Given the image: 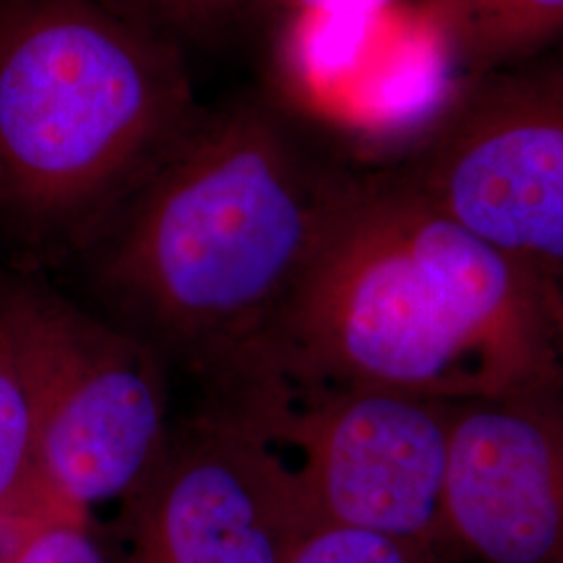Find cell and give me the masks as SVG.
Here are the masks:
<instances>
[{"label": "cell", "mask_w": 563, "mask_h": 563, "mask_svg": "<svg viewBox=\"0 0 563 563\" xmlns=\"http://www.w3.org/2000/svg\"><path fill=\"white\" fill-rule=\"evenodd\" d=\"M349 169L274 102L202 109L74 257L84 302L195 384L197 407H262L284 390L282 323Z\"/></svg>", "instance_id": "obj_1"}, {"label": "cell", "mask_w": 563, "mask_h": 563, "mask_svg": "<svg viewBox=\"0 0 563 563\" xmlns=\"http://www.w3.org/2000/svg\"><path fill=\"white\" fill-rule=\"evenodd\" d=\"M562 284L430 201L399 165L349 169L282 323L288 390L446 402L563 390Z\"/></svg>", "instance_id": "obj_2"}, {"label": "cell", "mask_w": 563, "mask_h": 563, "mask_svg": "<svg viewBox=\"0 0 563 563\" xmlns=\"http://www.w3.org/2000/svg\"><path fill=\"white\" fill-rule=\"evenodd\" d=\"M201 113L180 48L97 0H0V228L74 260Z\"/></svg>", "instance_id": "obj_3"}, {"label": "cell", "mask_w": 563, "mask_h": 563, "mask_svg": "<svg viewBox=\"0 0 563 563\" xmlns=\"http://www.w3.org/2000/svg\"><path fill=\"white\" fill-rule=\"evenodd\" d=\"M0 346L25 393L42 481L60 511L84 518L134 493L176 423L162 360L30 272L0 274Z\"/></svg>", "instance_id": "obj_4"}, {"label": "cell", "mask_w": 563, "mask_h": 563, "mask_svg": "<svg viewBox=\"0 0 563 563\" xmlns=\"http://www.w3.org/2000/svg\"><path fill=\"white\" fill-rule=\"evenodd\" d=\"M397 165L449 218L563 286V42L465 78Z\"/></svg>", "instance_id": "obj_5"}, {"label": "cell", "mask_w": 563, "mask_h": 563, "mask_svg": "<svg viewBox=\"0 0 563 563\" xmlns=\"http://www.w3.org/2000/svg\"><path fill=\"white\" fill-rule=\"evenodd\" d=\"M457 402L401 390H288L267 423L313 523L446 553L444 499ZM451 560V558H449Z\"/></svg>", "instance_id": "obj_6"}, {"label": "cell", "mask_w": 563, "mask_h": 563, "mask_svg": "<svg viewBox=\"0 0 563 563\" xmlns=\"http://www.w3.org/2000/svg\"><path fill=\"white\" fill-rule=\"evenodd\" d=\"M113 563H286L316 526L263 423L195 407L159 462L120 501Z\"/></svg>", "instance_id": "obj_7"}, {"label": "cell", "mask_w": 563, "mask_h": 563, "mask_svg": "<svg viewBox=\"0 0 563 563\" xmlns=\"http://www.w3.org/2000/svg\"><path fill=\"white\" fill-rule=\"evenodd\" d=\"M276 81L302 115L363 148L420 142L467 71L430 0L284 13Z\"/></svg>", "instance_id": "obj_8"}, {"label": "cell", "mask_w": 563, "mask_h": 563, "mask_svg": "<svg viewBox=\"0 0 563 563\" xmlns=\"http://www.w3.org/2000/svg\"><path fill=\"white\" fill-rule=\"evenodd\" d=\"M444 537L453 563H563V390L457 402Z\"/></svg>", "instance_id": "obj_9"}, {"label": "cell", "mask_w": 563, "mask_h": 563, "mask_svg": "<svg viewBox=\"0 0 563 563\" xmlns=\"http://www.w3.org/2000/svg\"><path fill=\"white\" fill-rule=\"evenodd\" d=\"M470 76L563 42V0H430Z\"/></svg>", "instance_id": "obj_10"}, {"label": "cell", "mask_w": 563, "mask_h": 563, "mask_svg": "<svg viewBox=\"0 0 563 563\" xmlns=\"http://www.w3.org/2000/svg\"><path fill=\"white\" fill-rule=\"evenodd\" d=\"M55 518L76 516L60 511L46 490L27 399L0 346V526Z\"/></svg>", "instance_id": "obj_11"}, {"label": "cell", "mask_w": 563, "mask_h": 563, "mask_svg": "<svg viewBox=\"0 0 563 563\" xmlns=\"http://www.w3.org/2000/svg\"><path fill=\"white\" fill-rule=\"evenodd\" d=\"M107 11L176 48L209 46L263 11L262 0H97Z\"/></svg>", "instance_id": "obj_12"}, {"label": "cell", "mask_w": 563, "mask_h": 563, "mask_svg": "<svg viewBox=\"0 0 563 563\" xmlns=\"http://www.w3.org/2000/svg\"><path fill=\"white\" fill-rule=\"evenodd\" d=\"M286 563H453L422 544L349 526H311Z\"/></svg>", "instance_id": "obj_13"}, {"label": "cell", "mask_w": 563, "mask_h": 563, "mask_svg": "<svg viewBox=\"0 0 563 563\" xmlns=\"http://www.w3.org/2000/svg\"><path fill=\"white\" fill-rule=\"evenodd\" d=\"M2 563H113V558L84 518H55L38 523Z\"/></svg>", "instance_id": "obj_14"}, {"label": "cell", "mask_w": 563, "mask_h": 563, "mask_svg": "<svg viewBox=\"0 0 563 563\" xmlns=\"http://www.w3.org/2000/svg\"><path fill=\"white\" fill-rule=\"evenodd\" d=\"M263 11H274L276 15L307 11V9H328V7H355V4H383L390 0H262Z\"/></svg>", "instance_id": "obj_15"}, {"label": "cell", "mask_w": 563, "mask_h": 563, "mask_svg": "<svg viewBox=\"0 0 563 563\" xmlns=\"http://www.w3.org/2000/svg\"><path fill=\"white\" fill-rule=\"evenodd\" d=\"M560 323H562V342H563V288H562V309H560Z\"/></svg>", "instance_id": "obj_16"}]
</instances>
